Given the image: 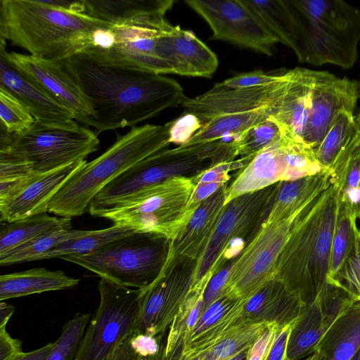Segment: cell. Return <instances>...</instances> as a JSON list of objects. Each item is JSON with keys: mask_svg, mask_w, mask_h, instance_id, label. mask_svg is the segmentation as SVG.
Here are the masks:
<instances>
[{"mask_svg": "<svg viewBox=\"0 0 360 360\" xmlns=\"http://www.w3.org/2000/svg\"><path fill=\"white\" fill-rule=\"evenodd\" d=\"M131 335L105 360H141L143 357L133 349L130 343Z\"/></svg>", "mask_w": 360, "mask_h": 360, "instance_id": "f907efd6", "label": "cell"}, {"mask_svg": "<svg viewBox=\"0 0 360 360\" xmlns=\"http://www.w3.org/2000/svg\"><path fill=\"white\" fill-rule=\"evenodd\" d=\"M341 188L331 184L300 214L278 257L274 280L307 306L327 283Z\"/></svg>", "mask_w": 360, "mask_h": 360, "instance_id": "3957f363", "label": "cell"}, {"mask_svg": "<svg viewBox=\"0 0 360 360\" xmlns=\"http://www.w3.org/2000/svg\"><path fill=\"white\" fill-rule=\"evenodd\" d=\"M72 219L52 217L47 213L1 223L0 255L37 237L72 229Z\"/></svg>", "mask_w": 360, "mask_h": 360, "instance_id": "1f68e13d", "label": "cell"}, {"mask_svg": "<svg viewBox=\"0 0 360 360\" xmlns=\"http://www.w3.org/2000/svg\"><path fill=\"white\" fill-rule=\"evenodd\" d=\"M0 88L22 104L39 124L59 127L79 124L69 109L22 75L1 54Z\"/></svg>", "mask_w": 360, "mask_h": 360, "instance_id": "603a6c76", "label": "cell"}, {"mask_svg": "<svg viewBox=\"0 0 360 360\" xmlns=\"http://www.w3.org/2000/svg\"><path fill=\"white\" fill-rule=\"evenodd\" d=\"M195 187L192 176H174L148 188L94 217L168 241L188 224L195 212L188 202Z\"/></svg>", "mask_w": 360, "mask_h": 360, "instance_id": "8992f818", "label": "cell"}, {"mask_svg": "<svg viewBox=\"0 0 360 360\" xmlns=\"http://www.w3.org/2000/svg\"><path fill=\"white\" fill-rule=\"evenodd\" d=\"M359 95H360V82H359ZM355 119H356V122L357 127L360 129V107L359 108L357 114L355 115Z\"/></svg>", "mask_w": 360, "mask_h": 360, "instance_id": "9f6ffc18", "label": "cell"}, {"mask_svg": "<svg viewBox=\"0 0 360 360\" xmlns=\"http://www.w3.org/2000/svg\"></svg>", "mask_w": 360, "mask_h": 360, "instance_id": "94428289", "label": "cell"}, {"mask_svg": "<svg viewBox=\"0 0 360 360\" xmlns=\"http://www.w3.org/2000/svg\"><path fill=\"white\" fill-rule=\"evenodd\" d=\"M158 16L97 30L91 44L82 53L99 65L122 69L172 74L169 65L155 51Z\"/></svg>", "mask_w": 360, "mask_h": 360, "instance_id": "7c38bea8", "label": "cell"}, {"mask_svg": "<svg viewBox=\"0 0 360 360\" xmlns=\"http://www.w3.org/2000/svg\"><path fill=\"white\" fill-rule=\"evenodd\" d=\"M167 248L168 240L165 238L134 232L91 253L59 258L86 269L117 285L143 290L160 272Z\"/></svg>", "mask_w": 360, "mask_h": 360, "instance_id": "52a82bcc", "label": "cell"}, {"mask_svg": "<svg viewBox=\"0 0 360 360\" xmlns=\"http://www.w3.org/2000/svg\"><path fill=\"white\" fill-rule=\"evenodd\" d=\"M270 324L257 323L238 326L195 360H229L248 350Z\"/></svg>", "mask_w": 360, "mask_h": 360, "instance_id": "74e56055", "label": "cell"}, {"mask_svg": "<svg viewBox=\"0 0 360 360\" xmlns=\"http://www.w3.org/2000/svg\"><path fill=\"white\" fill-rule=\"evenodd\" d=\"M79 279L70 277L63 271L44 267L3 274L0 276V300L47 291L72 288Z\"/></svg>", "mask_w": 360, "mask_h": 360, "instance_id": "83f0119b", "label": "cell"}, {"mask_svg": "<svg viewBox=\"0 0 360 360\" xmlns=\"http://www.w3.org/2000/svg\"><path fill=\"white\" fill-rule=\"evenodd\" d=\"M0 54L30 81L69 109L75 120L94 127L95 114L89 102L62 61L46 60L30 54L8 52L6 41L1 39Z\"/></svg>", "mask_w": 360, "mask_h": 360, "instance_id": "e0dca14e", "label": "cell"}, {"mask_svg": "<svg viewBox=\"0 0 360 360\" xmlns=\"http://www.w3.org/2000/svg\"><path fill=\"white\" fill-rule=\"evenodd\" d=\"M300 13L305 39L302 63L354 66L360 43V10L340 0H291Z\"/></svg>", "mask_w": 360, "mask_h": 360, "instance_id": "5b68a950", "label": "cell"}, {"mask_svg": "<svg viewBox=\"0 0 360 360\" xmlns=\"http://www.w3.org/2000/svg\"><path fill=\"white\" fill-rule=\"evenodd\" d=\"M174 3L172 0H84L85 14L111 24L165 16Z\"/></svg>", "mask_w": 360, "mask_h": 360, "instance_id": "f1b7e54d", "label": "cell"}, {"mask_svg": "<svg viewBox=\"0 0 360 360\" xmlns=\"http://www.w3.org/2000/svg\"><path fill=\"white\" fill-rule=\"evenodd\" d=\"M357 219L352 248L341 269L331 284L347 291L356 301H360V207H357Z\"/></svg>", "mask_w": 360, "mask_h": 360, "instance_id": "60d3db41", "label": "cell"}, {"mask_svg": "<svg viewBox=\"0 0 360 360\" xmlns=\"http://www.w3.org/2000/svg\"><path fill=\"white\" fill-rule=\"evenodd\" d=\"M155 51L172 74L210 78L218 67L216 54L192 31L174 26L165 18L158 25Z\"/></svg>", "mask_w": 360, "mask_h": 360, "instance_id": "ffe728a7", "label": "cell"}, {"mask_svg": "<svg viewBox=\"0 0 360 360\" xmlns=\"http://www.w3.org/2000/svg\"><path fill=\"white\" fill-rule=\"evenodd\" d=\"M351 360H360V347L357 350V352L355 353L354 356L351 359Z\"/></svg>", "mask_w": 360, "mask_h": 360, "instance_id": "6f0895ef", "label": "cell"}, {"mask_svg": "<svg viewBox=\"0 0 360 360\" xmlns=\"http://www.w3.org/2000/svg\"><path fill=\"white\" fill-rule=\"evenodd\" d=\"M276 37L291 49L298 58L305 39L304 24L292 1L243 0Z\"/></svg>", "mask_w": 360, "mask_h": 360, "instance_id": "4316f807", "label": "cell"}, {"mask_svg": "<svg viewBox=\"0 0 360 360\" xmlns=\"http://www.w3.org/2000/svg\"><path fill=\"white\" fill-rule=\"evenodd\" d=\"M35 119L27 108L8 91L0 88V130L19 135L29 129Z\"/></svg>", "mask_w": 360, "mask_h": 360, "instance_id": "7bdbcfd3", "label": "cell"}, {"mask_svg": "<svg viewBox=\"0 0 360 360\" xmlns=\"http://www.w3.org/2000/svg\"><path fill=\"white\" fill-rule=\"evenodd\" d=\"M208 24L211 40H221L271 56L276 37L243 0H186Z\"/></svg>", "mask_w": 360, "mask_h": 360, "instance_id": "5bb4252c", "label": "cell"}, {"mask_svg": "<svg viewBox=\"0 0 360 360\" xmlns=\"http://www.w3.org/2000/svg\"><path fill=\"white\" fill-rule=\"evenodd\" d=\"M14 310L13 306L1 301L0 304V328L6 326Z\"/></svg>", "mask_w": 360, "mask_h": 360, "instance_id": "f5cc1de1", "label": "cell"}, {"mask_svg": "<svg viewBox=\"0 0 360 360\" xmlns=\"http://www.w3.org/2000/svg\"><path fill=\"white\" fill-rule=\"evenodd\" d=\"M99 305L74 360H105L133 333L143 290L122 287L101 278Z\"/></svg>", "mask_w": 360, "mask_h": 360, "instance_id": "4fadbf2b", "label": "cell"}, {"mask_svg": "<svg viewBox=\"0 0 360 360\" xmlns=\"http://www.w3.org/2000/svg\"><path fill=\"white\" fill-rule=\"evenodd\" d=\"M358 205L351 204L341 195L332 243L327 283H331L341 269L352 248Z\"/></svg>", "mask_w": 360, "mask_h": 360, "instance_id": "836d02e7", "label": "cell"}, {"mask_svg": "<svg viewBox=\"0 0 360 360\" xmlns=\"http://www.w3.org/2000/svg\"><path fill=\"white\" fill-rule=\"evenodd\" d=\"M281 134V127L275 120H265L233 139L235 155L252 160L262 149L280 138Z\"/></svg>", "mask_w": 360, "mask_h": 360, "instance_id": "ab89813d", "label": "cell"}, {"mask_svg": "<svg viewBox=\"0 0 360 360\" xmlns=\"http://www.w3.org/2000/svg\"><path fill=\"white\" fill-rule=\"evenodd\" d=\"M360 347V301H356L333 324L318 344L328 360H351Z\"/></svg>", "mask_w": 360, "mask_h": 360, "instance_id": "f546056e", "label": "cell"}, {"mask_svg": "<svg viewBox=\"0 0 360 360\" xmlns=\"http://www.w3.org/2000/svg\"><path fill=\"white\" fill-rule=\"evenodd\" d=\"M293 323L278 330L264 360H288L287 349Z\"/></svg>", "mask_w": 360, "mask_h": 360, "instance_id": "bcb514c9", "label": "cell"}, {"mask_svg": "<svg viewBox=\"0 0 360 360\" xmlns=\"http://www.w3.org/2000/svg\"><path fill=\"white\" fill-rule=\"evenodd\" d=\"M305 360H328L326 356L320 351L315 350V352L309 356Z\"/></svg>", "mask_w": 360, "mask_h": 360, "instance_id": "db71d44e", "label": "cell"}, {"mask_svg": "<svg viewBox=\"0 0 360 360\" xmlns=\"http://www.w3.org/2000/svg\"><path fill=\"white\" fill-rule=\"evenodd\" d=\"M356 301L344 289L326 283L292 325L287 349L288 360L312 354L333 324Z\"/></svg>", "mask_w": 360, "mask_h": 360, "instance_id": "d6986e66", "label": "cell"}, {"mask_svg": "<svg viewBox=\"0 0 360 360\" xmlns=\"http://www.w3.org/2000/svg\"><path fill=\"white\" fill-rule=\"evenodd\" d=\"M22 352V342L13 338L6 327L0 328V360H11Z\"/></svg>", "mask_w": 360, "mask_h": 360, "instance_id": "681fc988", "label": "cell"}, {"mask_svg": "<svg viewBox=\"0 0 360 360\" xmlns=\"http://www.w3.org/2000/svg\"><path fill=\"white\" fill-rule=\"evenodd\" d=\"M130 343L143 358L155 357L159 350L157 338L153 336L133 333L130 337Z\"/></svg>", "mask_w": 360, "mask_h": 360, "instance_id": "7dc6e473", "label": "cell"}, {"mask_svg": "<svg viewBox=\"0 0 360 360\" xmlns=\"http://www.w3.org/2000/svg\"><path fill=\"white\" fill-rule=\"evenodd\" d=\"M243 300L220 295L203 311L184 341L177 360H195L240 326L238 317Z\"/></svg>", "mask_w": 360, "mask_h": 360, "instance_id": "cb8c5ba5", "label": "cell"}, {"mask_svg": "<svg viewBox=\"0 0 360 360\" xmlns=\"http://www.w3.org/2000/svg\"><path fill=\"white\" fill-rule=\"evenodd\" d=\"M111 23L42 0H1L0 37L46 60L62 61L82 53L94 33Z\"/></svg>", "mask_w": 360, "mask_h": 360, "instance_id": "7a4b0ae2", "label": "cell"}, {"mask_svg": "<svg viewBox=\"0 0 360 360\" xmlns=\"http://www.w3.org/2000/svg\"><path fill=\"white\" fill-rule=\"evenodd\" d=\"M213 275L208 272L195 283L173 319L162 360H172L205 310L204 292Z\"/></svg>", "mask_w": 360, "mask_h": 360, "instance_id": "d6a6232c", "label": "cell"}, {"mask_svg": "<svg viewBox=\"0 0 360 360\" xmlns=\"http://www.w3.org/2000/svg\"><path fill=\"white\" fill-rule=\"evenodd\" d=\"M281 127V137L258 152L227 186L226 204L243 194L289 181L288 147L295 137Z\"/></svg>", "mask_w": 360, "mask_h": 360, "instance_id": "7402d4cb", "label": "cell"}, {"mask_svg": "<svg viewBox=\"0 0 360 360\" xmlns=\"http://www.w3.org/2000/svg\"><path fill=\"white\" fill-rule=\"evenodd\" d=\"M212 165L207 150L178 146L154 153L134 165L108 183L91 200L92 216L142 191L174 176L197 174Z\"/></svg>", "mask_w": 360, "mask_h": 360, "instance_id": "30bf717a", "label": "cell"}, {"mask_svg": "<svg viewBox=\"0 0 360 360\" xmlns=\"http://www.w3.org/2000/svg\"><path fill=\"white\" fill-rule=\"evenodd\" d=\"M280 183L239 195L228 202L194 271V283L207 273L213 276L238 255L255 235L273 205Z\"/></svg>", "mask_w": 360, "mask_h": 360, "instance_id": "9c48e42d", "label": "cell"}, {"mask_svg": "<svg viewBox=\"0 0 360 360\" xmlns=\"http://www.w3.org/2000/svg\"><path fill=\"white\" fill-rule=\"evenodd\" d=\"M279 112L277 108H267L257 110L224 114L214 117L204 123L199 129L185 143L195 145L224 140L231 137L232 140L251 127L270 117H275Z\"/></svg>", "mask_w": 360, "mask_h": 360, "instance_id": "4dcf8cb0", "label": "cell"}, {"mask_svg": "<svg viewBox=\"0 0 360 360\" xmlns=\"http://www.w3.org/2000/svg\"><path fill=\"white\" fill-rule=\"evenodd\" d=\"M330 171L332 182L341 188L342 193L360 186V129L359 127L336 157Z\"/></svg>", "mask_w": 360, "mask_h": 360, "instance_id": "f35d334b", "label": "cell"}, {"mask_svg": "<svg viewBox=\"0 0 360 360\" xmlns=\"http://www.w3.org/2000/svg\"><path fill=\"white\" fill-rule=\"evenodd\" d=\"M173 120L165 125L131 127L94 160L86 162L63 185L49 205V212L72 219L83 214L93 198L129 167L158 152L169 149Z\"/></svg>", "mask_w": 360, "mask_h": 360, "instance_id": "277c9868", "label": "cell"}, {"mask_svg": "<svg viewBox=\"0 0 360 360\" xmlns=\"http://www.w3.org/2000/svg\"><path fill=\"white\" fill-rule=\"evenodd\" d=\"M305 307L298 293L274 280L249 299L243 300L238 324L267 323L283 328L295 323Z\"/></svg>", "mask_w": 360, "mask_h": 360, "instance_id": "d4e9b609", "label": "cell"}, {"mask_svg": "<svg viewBox=\"0 0 360 360\" xmlns=\"http://www.w3.org/2000/svg\"><path fill=\"white\" fill-rule=\"evenodd\" d=\"M62 63L93 106L97 134L136 127L186 97L178 82L160 74L101 65L84 53Z\"/></svg>", "mask_w": 360, "mask_h": 360, "instance_id": "6da1fadb", "label": "cell"}, {"mask_svg": "<svg viewBox=\"0 0 360 360\" xmlns=\"http://www.w3.org/2000/svg\"><path fill=\"white\" fill-rule=\"evenodd\" d=\"M0 131V153L22 162L34 174L86 160L98 150L100 143L94 131L79 124L59 127L35 122L19 135Z\"/></svg>", "mask_w": 360, "mask_h": 360, "instance_id": "ba28073f", "label": "cell"}, {"mask_svg": "<svg viewBox=\"0 0 360 360\" xmlns=\"http://www.w3.org/2000/svg\"><path fill=\"white\" fill-rule=\"evenodd\" d=\"M90 314H79L63 325L46 360H74L80 346Z\"/></svg>", "mask_w": 360, "mask_h": 360, "instance_id": "b9f144b4", "label": "cell"}, {"mask_svg": "<svg viewBox=\"0 0 360 360\" xmlns=\"http://www.w3.org/2000/svg\"><path fill=\"white\" fill-rule=\"evenodd\" d=\"M53 347V342L30 352H22L11 360H46Z\"/></svg>", "mask_w": 360, "mask_h": 360, "instance_id": "816d5d0a", "label": "cell"}, {"mask_svg": "<svg viewBox=\"0 0 360 360\" xmlns=\"http://www.w3.org/2000/svg\"><path fill=\"white\" fill-rule=\"evenodd\" d=\"M227 184L201 202L188 224L168 241L162 269L186 261L196 262L205 250L226 205Z\"/></svg>", "mask_w": 360, "mask_h": 360, "instance_id": "44dd1931", "label": "cell"}, {"mask_svg": "<svg viewBox=\"0 0 360 360\" xmlns=\"http://www.w3.org/2000/svg\"><path fill=\"white\" fill-rule=\"evenodd\" d=\"M86 162L80 161L35 174L18 195L0 207V222H9L49 212L51 199Z\"/></svg>", "mask_w": 360, "mask_h": 360, "instance_id": "484cf974", "label": "cell"}, {"mask_svg": "<svg viewBox=\"0 0 360 360\" xmlns=\"http://www.w3.org/2000/svg\"><path fill=\"white\" fill-rule=\"evenodd\" d=\"M307 207L287 218L263 221L245 248L229 264L221 295L248 300L275 279L278 257L293 226Z\"/></svg>", "mask_w": 360, "mask_h": 360, "instance_id": "8fae6325", "label": "cell"}, {"mask_svg": "<svg viewBox=\"0 0 360 360\" xmlns=\"http://www.w3.org/2000/svg\"><path fill=\"white\" fill-rule=\"evenodd\" d=\"M294 68L285 70L280 81L264 86L229 88L221 82L195 98L186 97L181 103L184 111L195 117L202 126L211 118L267 108L281 109L289 89Z\"/></svg>", "mask_w": 360, "mask_h": 360, "instance_id": "2e32d148", "label": "cell"}, {"mask_svg": "<svg viewBox=\"0 0 360 360\" xmlns=\"http://www.w3.org/2000/svg\"><path fill=\"white\" fill-rule=\"evenodd\" d=\"M359 98L357 81L327 71L314 70L302 141L315 151L338 113L341 110L354 112Z\"/></svg>", "mask_w": 360, "mask_h": 360, "instance_id": "ac0fdd59", "label": "cell"}, {"mask_svg": "<svg viewBox=\"0 0 360 360\" xmlns=\"http://www.w3.org/2000/svg\"><path fill=\"white\" fill-rule=\"evenodd\" d=\"M359 207H360V204H359Z\"/></svg>", "mask_w": 360, "mask_h": 360, "instance_id": "91938a15", "label": "cell"}, {"mask_svg": "<svg viewBox=\"0 0 360 360\" xmlns=\"http://www.w3.org/2000/svg\"><path fill=\"white\" fill-rule=\"evenodd\" d=\"M285 70L275 73L257 70L238 74L226 79L221 83L229 88H245L271 84L282 79Z\"/></svg>", "mask_w": 360, "mask_h": 360, "instance_id": "ee69618b", "label": "cell"}, {"mask_svg": "<svg viewBox=\"0 0 360 360\" xmlns=\"http://www.w3.org/2000/svg\"><path fill=\"white\" fill-rule=\"evenodd\" d=\"M354 112L341 110L319 147L315 155L321 166L330 170L336 157L357 130Z\"/></svg>", "mask_w": 360, "mask_h": 360, "instance_id": "e575fe53", "label": "cell"}, {"mask_svg": "<svg viewBox=\"0 0 360 360\" xmlns=\"http://www.w3.org/2000/svg\"><path fill=\"white\" fill-rule=\"evenodd\" d=\"M280 328L277 324L271 323L249 349L245 360H264Z\"/></svg>", "mask_w": 360, "mask_h": 360, "instance_id": "f6af8a7d", "label": "cell"}, {"mask_svg": "<svg viewBox=\"0 0 360 360\" xmlns=\"http://www.w3.org/2000/svg\"><path fill=\"white\" fill-rule=\"evenodd\" d=\"M248 350L244 351V352L238 354V355L233 356V358L230 359L229 360H245L246 358L247 354L248 352Z\"/></svg>", "mask_w": 360, "mask_h": 360, "instance_id": "11a10c76", "label": "cell"}, {"mask_svg": "<svg viewBox=\"0 0 360 360\" xmlns=\"http://www.w3.org/2000/svg\"><path fill=\"white\" fill-rule=\"evenodd\" d=\"M229 270V264L211 278L204 292L205 309L220 296L227 279Z\"/></svg>", "mask_w": 360, "mask_h": 360, "instance_id": "c3c4849f", "label": "cell"}, {"mask_svg": "<svg viewBox=\"0 0 360 360\" xmlns=\"http://www.w3.org/2000/svg\"><path fill=\"white\" fill-rule=\"evenodd\" d=\"M89 231L82 230H61L37 237L0 255V266L41 260L47 252L60 243L84 236Z\"/></svg>", "mask_w": 360, "mask_h": 360, "instance_id": "d590c367", "label": "cell"}, {"mask_svg": "<svg viewBox=\"0 0 360 360\" xmlns=\"http://www.w3.org/2000/svg\"><path fill=\"white\" fill-rule=\"evenodd\" d=\"M136 232L134 229L119 225L100 230L89 231L84 236L64 241L47 252L42 259L59 258L68 255L91 253L104 245Z\"/></svg>", "mask_w": 360, "mask_h": 360, "instance_id": "8d00e7d4", "label": "cell"}, {"mask_svg": "<svg viewBox=\"0 0 360 360\" xmlns=\"http://www.w3.org/2000/svg\"><path fill=\"white\" fill-rule=\"evenodd\" d=\"M195 264L186 261L161 269L143 289L134 333L156 337L169 328L193 285Z\"/></svg>", "mask_w": 360, "mask_h": 360, "instance_id": "9a60e30c", "label": "cell"}, {"mask_svg": "<svg viewBox=\"0 0 360 360\" xmlns=\"http://www.w3.org/2000/svg\"><path fill=\"white\" fill-rule=\"evenodd\" d=\"M155 357L142 358L141 360H153Z\"/></svg>", "mask_w": 360, "mask_h": 360, "instance_id": "680465c9", "label": "cell"}]
</instances>
